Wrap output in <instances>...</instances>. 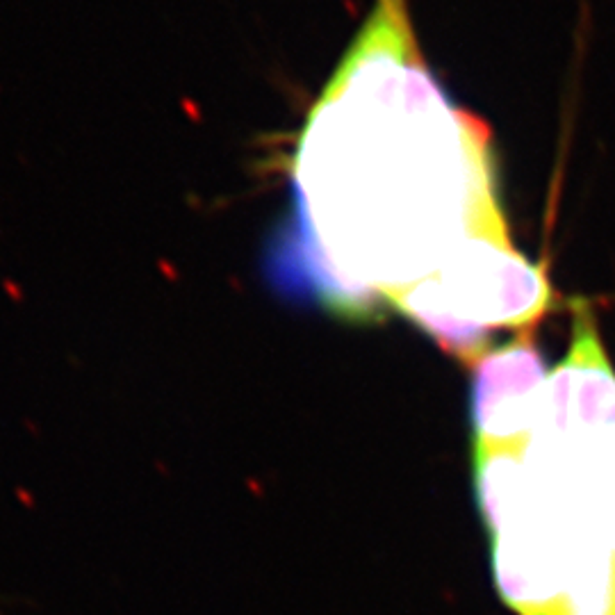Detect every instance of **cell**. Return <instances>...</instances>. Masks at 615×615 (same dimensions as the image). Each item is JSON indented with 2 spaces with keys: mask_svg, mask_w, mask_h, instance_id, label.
<instances>
[{
  "mask_svg": "<svg viewBox=\"0 0 615 615\" xmlns=\"http://www.w3.org/2000/svg\"><path fill=\"white\" fill-rule=\"evenodd\" d=\"M294 217L269 278L351 322L440 269L474 232L506 226L490 137L426 69L408 0H376L310 112L294 164Z\"/></svg>",
  "mask_w": 615,
  "mask_h": 615,
  "instance_id": "cell-1",
  "label": "cell"
},
{
  "mask_svg": "<svg viewBox=\"0 0 615 615\" xmlns=\"http://www.w3.org/2000/svg\"><path fill=\"white\" fill-rule=\"evenodd\" d=\"M470 369L474 447L520 451L538 424L549 378L534 329L517 331L501 347L481 353Z\"/></svg>",
  "mask_w": 615,
  "mask_h": 615,
  "instance_id": "cell-2",
  "label": "cell"
}]
</instances>
